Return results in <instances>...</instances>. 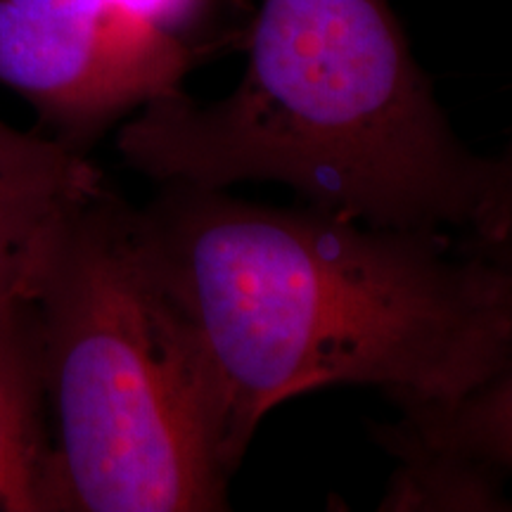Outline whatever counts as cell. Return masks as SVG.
I'll return each mask as SVG.
<instances>
[{
  "mask_svg": "<svg viewBox=\"0 0 512 512\" xmlns=\"http://www.w3.org/2000/svg\"><path fill=\"white\" fill-rule=\"evenodd\" d=\"M105 190L86 150L0 117V299L34 297L64 233Z\"/></svg>",
  "mask_w": 512,
  "mask_h": 512,
  "instance_id": "cell-5",
  "label": "cell"
},
{
  "mask_svg": "<svg viewBox=\"0 0 512 512\" xmlns=\"http://www.w3.org/2000/svg\"><path fill=\"white\" fill-rule=\"evenodd\" d=\"M50 458L41 512H214L233 477L214 370L138 209L107 188L31 297Z\"/></svg>",
  "mask_w": 512,
  "mask_h": 512,
  "instance_id": "cell-3",
  "label": "cell"
},
{
  "mask_svg": "<svg viewBox=\"0 0 512 512\" xmlns=\"http://www.w3.org/2000/svg\"><path fill=\"white\" fill-rule=\"evenodd\" d=\"M195 60L188 38L128 0H0V86L79 150L183 91Z\"/></svg>",
  "mask_w": 512,
  "mask_h": 512,
  "instance_id": "cell-4",
  "label": "cell"
},
{
  "mask_svg": "<svg viewBox=\"0 0 512 512\" xmlns=\"http://www.w3.org/2000/svg\"><path fill=\"white\" fill-rule=\"evenodd\" d=\"M394 425L422 444L463 453L498 475H512V356L451 411L403 413Z\"/></svg>",
  "mask_w": 512,
  "mask_h": 512,
  "instance_id": "cell-8",
  "label": "cell"
},
{
  "mask_svg": "<svg viewBox=\"0 0 512 512\" xmlns=\"http://www.w3.org/2000/svg\"><path fill=\"white\" fill-rule=\"evenodd\" d=\"M377 441L399 460L382 510H512L501 475L479 460L422 444L396 425L377 427Z\"/></svg>",
  "mask_w": 512,
  "mask_h": 512,
  "instance_id": "cell-7",
  "label": "cell"
},
{
  "mask_svg": "<svg viewBox=\"0 0 512 512\" xmlns=\"http://www.w3.org/2000/svg\"><path fill=\"white\" fill-rule=\"evenodd\" d=\"M128 3L147 12L150 17H155L164 27L185 36V27L195 22V17L200 15L207 0H128Z\"/></svg>",
  "mask_w": 512,
  "mask_h": 512,
  "instance_id": "cell-10",
  "label": "cell"
},
{
  "mask_svg": "<svg viewBox=\"0 0 512 512\" xmlns=\"http://www.w3.org/2000/svg\"><path fill=\"white\" fill-rule=\"evenodd\" d=\"M138 219L207 351L233 470L294 396L358 384L403 413L451 411L512 356V266L444 233L188 185Z\"/></svg>",
  "mask_w": 512,
  "mask_h": 512,
  "instance_id": "cell-1",
  "label": "cell"
},
{
  "mask_svg": "<svg viewBox=\"0 0 512 512\" xmlns=\"http://www.w3.org/2000/svg\"><path fill=\"white\" fill-rule=\"evenodd\" d=\"M477 245L486 252H501L512 245V138L496 159V183L489 207L475 228Z\"/></svg>",
  "mask_w": 512,
  "mask_h": 512,
  "instance_id": "cell-9",
  "label": "cell"
},
{
  "mask_svg": "<svg viewBox=\"0 0 512 512\" xmlns=\"http://www.w3.org/2000/svg\"><path fill=\"white\" fill-rule=\"evenodd\" d=\"M126 166L159 185L280 183L368 226L475 228L496 159L465 147L415 60L392 0H259L226 98L183 91L117 133Z\"/></svg>",
  "mask_w": 512,
  "mask_h": 512,
  "instance_id": "cell-2",
  "label": "cell"
},
{
  "mask_svg": "<svg viewBox=\"0 0 512 512\" xmlns=\"http://www.w3.org/2000/svg\"><path fill=\"white\" fill-rule=\"evenodd\" d=\"M496 256H501L503 261H508V264L512 266V245H510V247H505L503 252H496Z\"/></svg>",
  "mask_w": 512,
  "mask_h": 512,
  "instance_id": "cell-11",
  "label": "cell"
},
{
  "mask_svg": "<svg viewBox=\"0 0 512 512\" xmlns=\"http://www.w3.org/2000/svg\"><path fill=\"white\" fill-rule=\"evenodd\" d=\"M48 458L50 425L34 302L0 299V510L41 512Z\"/></svg>",
  "mask_w": 512,
  "mask_h": 512,
  "instance_id": "cell-6",
  "label": "cell"
}]
</instances>
